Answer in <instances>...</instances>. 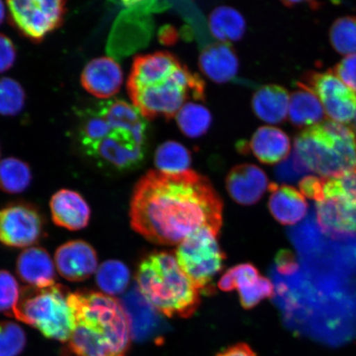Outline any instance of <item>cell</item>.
I'll return each instance as SVG.
<instances>
[{"instance_id":"cell-11","label":"cell","mask_w":356,"mask_h":356,"mask_svg":"<svg viewBox=\"0 0 356 356\" xmlns=\"http://www.w3.org/2000/svg\"><path fill=\"white\" fill-rule=\"evenodd\" d=\"M44 221L33 204L13 203L0 211V243L10 248H28L41 240Z\"/></svg>"},{"instance_id":"cell-18","label":"cell","mask_w":356,"mask_h":356,"mask_svg":"<svg viewBox=\"0 0 356 356\" xmlns=\"http://www.w3.org/2000/svg\"><path fill=\"white\" fill-rule=\"evenodd\" d=\"M17 273L30 286L46 287L54 284L55 266L46 249L26 248L17 260Z\"/></svg>"},{"instance_id":"cell-27","label":"cell","mask_w":356,"mask_h":356,"mask_svg":"<svg viewBox=\"0 0 356 356\" xmlns=\"http://www.w3.org/2000/svg\"><path fill=\"white\" fill-rule=\"evenodd\" d=\"M32 172L28 163L15 158L0 161V190L19 194L28 189L32 181Z\"/></svg>"},{"instance_id":"cell-41","label":"cell","mask_w":356,"mask_h":356,"mask_svg":"<svg viewBox=\"0 0 356 356\" xmlns=\"http://www.w3.org/2000/svg\"><path fill=\"white\" fill-rule=\"evenodd\" d=\"M4 16H6V8H4L3 2L0 1V24H2Z\"/></svg>"},{"instance_id":"cell-3","label":"cell","mask_w":356,"mask_h":356,"mask_svg":"<svg viewBox=\"0 0 356 356\" xmlns=\"http://www.w3.org/2000/svg\"><path fill=\"white\" fill-rule=\"evenodd\" d=\"M134 106L147 119L171 118L189 99H204V83L168 52L138 56L127 82Z\"/></svg>"},{"instance_id":"cell-30","label":"cell","mask_w":356,"mask_h":356,"mask_svg":"<svg viewBox=\"0 0 356 356\" xmlns=\"http://www.w3.org/2000/svg\"><path fill=\"white\" fill-rule=\"evenodd\" d=\"M25 92L16 80L0 79V115H15L24 108Z\"/></svg>"},{"instance_id":"cell-4","label":"cell","mask_w":356,"mask_h":356,"mask_svg":"<svg viewBox=\"0 0 356 356\" xmlns=\"http://www.w3.org/2000/svg\"><path fill=\"white\" fill-rule=\"evenodd\" d=\"M70 302L75 327L68 347L75 356H127L132 334L119 300L84 289L71 293Z\"/></svg>"},{"instance_id":"cell-9","label":"cell","mask_w":356,"mask_h":356,"mask_svg":"<svg viewBox=\"0 0 356 356\" xmlns=\"http://www.w3.org/2000/svg\"><path fill=\"white\" fill-rule=\"evenodd\" d=\"M7 6L13 24L33 42L59 28L66 12V2L61 0H19Z\"/></svg>"},{"instance_id":"cell-34","label":"cell","mask_w":356,"mask_h":356,"mask_svg":"<svg viewBox=\"0 0 356 356\" xmlns=\"http://www.w3.org/2000/svg\"><path fill=\"white\" fill-rule=\"evenodd\" d=\"M20 293L15 277L8 270H0V313L12 316Z\"/></svg>"},{"instance_id":"cell-19","label":"cell","mask_w":356,"mask_h":356,"mask_svg":"<svg viewBox=\"0 0 356 356\" xmlns=\"http://www.w3.org/2000/svg\"><path fill=\"white\" fill-rule=\"evenodd\" d=\"M200 69L212 81L224 83L238 71V60L230 44L218 42L204 48L199 57Z\"/></svg>"},{"instance_id":"cell-42","label":"cell","mask_w":356,"mask_h":356,"mask_svg":"<svg viewBox=\"0 0 356 356\" xmlns=\"http://www.w3.org/2000/svg\"><path fill=\"white\" fill-rule=\"evenodd\" d=\"M355 128H356V117H355Z\"/></svg>"},{"instance_id":"cell-29","label":"cell","mask_w":356,"mask_h":356,"mask_svg":"<svg viewBox=\"0 0 356 356\" xmlns=\"http://www.w3.org/2000/svg\"><path fill=\"white\" fill-rule=\"evenodd\" d=\"M329 38L334 50L339 54H356V17H341L334 22Z\"/></svg>"},{"instance_id":"cell-26","label":"cell","mask_w":356,"mask_h":356,"mask_svg":"<svg viewBox=\"0 0 356 356\" xmlns=\"http://www.w3.org/2000/svg\"><path fill=\"white\" fill-rule=\"evenodd\" d=\"M130 280V270L123 262L118 260L102 262L96 273L97 286L110 296L120 295L126 291Z\"/></svg>"},{"instance_id":"cell-32","label":"cell","mask_w":356,"mask_h":356,"mask_svg":"<svg viewBox=\"0 0 356 356\" xmlns=\"http://www.w3.org/2000/svg\"><path fill=\"white\" fill-rule=\"evenodd\" d=\"M26 344V333L19 324L0 322V356H17Z\"/></svg>"},{"instance_id":"cell-10","label":"cell","mask_w":356,"mask_h":356,"mask_svg":"<svg viewBox=\"0 0 356 356\" xmlns=\"http://www.w3.org/2000/svg\"><path fill=\"white\" fill-rule=\"evenodd\" d=\"M305 81V86L321 102L325 113L331 121L344 124L353 121L356 115V93L332 70L309 73Z\"/></svg>"},{"instance_id":"cell-15","label":"cell","mask_w":356,"mask_h":356,"mask_svg":"<svg viewBox=\"0 0 356 356\" xmlns=\"http://www.w3.org/2000/svg\"><path fill=\"white\" fill-rule=\"evenodd\" d=\"M53 222L70 231L86 228L91 217L86 200L76 191L63 189L54 195L50 202Z\"/></svg>"},{"instance_id":"cell-24","label":"cell","mask_w":356,"mask_h":356,"mask_svg":"<svg viewBox=\"0 0 356 356\" xmlns=\"http://www.w3.org/2000/svg\"><path fill=\"white\" fill-rule=\"evenodd\" d=\"M209 26L213 37L220 42L228 43L241 40L246 31V22L235 8L220 6L211 13Z\"/></svg>"},{"instance_id":"cell-39","label":"cell","mask_w":356,"mask_h":356,"mask_svg":"<svg viewBox=\"0 0 356 356\" xmlns=\"http://www.w3.org/2000/svg\"><path fill=\"white\" fill-rule=\"evenodd\" d=\"M16 49L11 40L0 33V73L6 72L15 64Z\"/></svg>"},{"instance_id":"cell-20","label":"cell","mask_w":356,"mask_h":356,"mask_svg":"<svg viewBox=\"0 0 356 356\" xmlns=\"http://www.w3.org/2000/svg\"><path fill=\"white\" fill-rule=\"evenodd\" d=\"M249 146L261 163L270 165L283 162L291 153V140L286 134L270 126L258 129Z\"/></svg>"},{"instance_id":"cell-2","label":"cell","mask_w":356,"mask_h":356,"mask_svg":"<svg viewBox=\"0 0 356 356\" xmlns=\"http://www.w3.org/2000/svg\"><path fill=\"white\" fill-rule=\"evenodd\" d=\"M81 118L79 143L97 165L128 172L144 162L147 124L135 106L122 100L100 102L83 111Z\"/></svg>"},{"instance_id":"cell-22","label":"cell","mask_w":356,"mask_h":356,"mask_svg":"<svg viewBox=\"0 0 356 356\" xmlns=\"http://www.w3.org/2000/svg\"><path fill=\"white\" fill-rule=\"evenodd\" d=\"M289 97V117L293 126L309 127L324 122L325 111L317 95L305 83Z\"/></svg>"},{"instance_id":"cell-7","label":"cell","mask_w":356,"mask_h":356,"mask_svg":"<svg viewBox=\"0 0 356 356\" xmlns=\"http://www.w3.org/2000/svg\"><path fill=\"white\" fill-rule=\"evenodd\" d=\"M70 295L69 289L60 284L26 286L22 289L12 316L50 339L68 342L75 327Z\"/></svg>"},{"instance_id":"cell-13","label":"cell","mask_w":356,"mask_h":356,"mask_svg":"<svg viewBox=\"0 0 356 356\" xmlns=\"http://www.w3.org/2000/svg\"><path fill=\"white\" fill-rule=\"evenodd\" d=\"M269 186L265 172L254 164L236 166L226 177V189L230 197L242 206H252L259 202Z\"/></svg>"},{"instance_id":"cell-36","label":"cell","mask_w":356,"mask_h":356,"mask_svg":"<svg viewBox=\"0 0 356 356\" xmlns=\"http://www.w3.org/2000/svg\"><path fill=\"white\" fill-rule=\"evenodd\" d=\"M332 70L347 87L356 93V54L346 56Z\"/></svg>"},{"instance_id":"cell-8","label":"cell","mask_w":356,"mask_h":356,"mask_svg":"<svg viewBox=\"0 0 356 356\" xmlns=\"http://www.w3.org/2000/svg\"><path fill=\"white\" fill-rule=\"evenodd\" d=\"M218 235L210 228L200 229L184 240L176 251L180 268L204 295L215 291L213 279L224 268L226 257Z\"/></svg>"},{"instance_id":"cell-21","label":"cell","mask_w":356,"mask_h":356,"mask_svg":"<svg viewBox=\"0 0 356 356\" xmlns=\"http://www.w3.org/2000/svg\"><path fill=\"white\" fill-rule=\"evenodd\" d=\"M289 97L286 89L282 86L262 87L252 97L253 111L262 122L273 124L282 123L289 115Z\"/></svg>"},{"instance_id":"cell-6","label":"cell","mask_w":356,"mask_h":356,"mask_svg":"<svg viewBox=\"0 0 356 356\" xmlns=\"http://www.w3.org/2000/svg\"><path fill=\"white\" fill-rule=\"evenodd\" d=\"M293 145L309 171L323 178L356 170V136L346 124L333 121L314 124L298 134Z\"/></svg>"},{"instance_id":"cell-12","label":"cell","mask_w":356,"mask_h":356,"mask_svg":"<svg viewBox=\"0 0 356 356\" xmlns=\"http://www.w3.org/2000/svg\"><path fill=\"white\" fill-rule=\"evenodd\" d=\"M58 273L70 282H83L97 271L95 249L83 240H74L58 248L55 254Z\"/></svg>"},{"instance_id":"cell-23","label":"cell","mask_w":356,"mask_h":356,"mask_svg":"<svg viewBox=\"0 0 356 356\" xmlns=\"http://www.w3.org/2000/svg\"><path fill=\"white\" fill-rule=\"evenodd\" d=\"M138 291V289H137ZM122 304L130 321L132 337L145 338L157 326L159 318L154 307L147 302L139 291H131Z\"/></svg>"},{"instance_id":"cell-5","label":"cell","mask_w":356,"mask_h":356,"mask_svg":"<svg viewBox=\"0 0 356 356\" xmlns=\"http://www.w3.org/2000/svg\"><path fill=\"white\" fill-rule=\"evenodd\" d=\"M136 279L138 291L166 317L188 318L198 309L200 292L170 253L155 252L145 257Z\"/></svg>"},{"instance_id":"cell-31","label":"cell","mask_w":356,"mask_h":356,"mask_svg":"<svg viewBox=\"0 0 356 356\" xmlns=\"http://www.w3.org/2000/svg\"><path fill=\"white\" fill-rule=\"evenodd\" d=\"M240 302L245 309H251L262 300L274 295V286L268 278L260 275L238 288Z\"/></svg>"},{"instance_id":"cell-40","label":"cell","mask_w":356,"mask_h":356,"mask_svg":"<svg viewBox=\"0 0 356 356\" xmlns=\"http://www.w3.org/2000/svg\"><path fill=\"white\" fill-rule=\"evenodd\" d=\"M216 356H257L252 347L246 343H238L220 351Z\"/></svg>"},{"instance_id":"cell-16","label":"cell","mask_w":356,"mask_h":356,"mask_svg":"<svg viewBox=\"0 0 356 356\" xmlns=\"http://www.w3.org/2000/svg\"><path fill=\"white\" fill-rule=\"evenodd\" d=\"M316 216L324 233H356V200L337 198L316 203Z\"/></svg>"},{"instance_id":"cell-14","label":"cell","mask_w":356,"mask_h":356,"mask_svg":"<svg viewBox=\"0 0 356 356\" xmlns=\"http://www.w3.org/2000/svg\"><path fill=\"white\" fill-rule=\"evenodd\" d=\"M123 83V73L117 61L109 57L92 60L81 74V83L92 95L108 99L117 95Z\"/></svg>"},{"instance_id":"cell-25","label":"cell","mask_w":356,"mask_h":356,"mask_svg":"<svg viewBox=\"0 0 356 356\" xmlns=\"http://www.w3.org/2000/svg\"><path fill=\"white\" fill-rule=\"evenodd\" d=\"M154 163L159 172L167 175H178L190 170V151L176 141H166L158 147L154 155Z\"/></svg>"},{"instance_id":"cell-33","label":"cell","mask_w":356,"mask_h":356,"mask_svg":"<svg viewBox=\"0 0 356 356\" xmlns=\"http://www.w3.org/2000/svg\"><path fill=\"white\" fill-rule=\"evenodd\" d=\"M259 270L250 264H243L235 266L229 269L222 275L218 282L220 291L230 292L238 289L240 286L249 280L260 277Z\"/></svg>"},{"instance_id":"cell-1","label":"cell","mask_w":356,"mask_h":356,"mask_svg":"<svg viewBox=\"0 0 356 356\" xmlns=\"http://www.w3.org/2000/svg\"><path fill=\"white\" fill-rule=\"evenodd\" d=\"M130 219L132 229L148 241L180 244L200 229L219 234L222 202L211 181L199 173L149 171L134 189Z\"/></svg>"},{"instance_id":"cell-38","label":"cell","mask_w":356,"mask_h":356,"mask_svg":"<svg viewBox=\"0 0 356 356\" xmlns=\"http://www.w3.org/2000/svg\"><path fill=\"white\" fill-rule=\"evenodd\" d=\"M275 266L278 273L283 275H295L300 268L296 257L288 249H283L278 252L275 257Z\"/></svg>"},{"instance_id":"cell-35","label":"cell","mask_w":356,"mask_h":356,"mask_svg":"<svg viewBox=\"0 0 356 356\" xmlns=\"http://www.w3.org/2000/svg\"><path fill=\"white\" fill-rule=\"evenodd\" d=\"M275 172L280 180L286 181H293L300 177L304 178L311 172L293 150L286 159L279 163Z\"/></svg>"},{"instance_id":"cell-37","label":"cell","mask_w":356,"mask_h":356,"mask_svg":"<svg viewBox=\"0 0 356 356\" xmlns=\"http://www.w3.org/2000/svg\"><path fill=\"white\" fill-rule=\"evenodd\" d=\"M301 193L305 197L314 200L316 203L324 200L323 178L315 176H307L302 178L299 184Z\"/></svg>"},{"instance_id":"cell-17","label":"cell","mask_w":356,"mask_h":356,"mask_svg":"<svg viewBox=\"0 0 356 356\" xmlns=\"http://www.w3.org/2000/svg\"><path fill=\"white\" fill-rule=\"evenodd\" d=\"M268 207L280 224L293 225L304 219L308 212L305 195L293 186L270 184Z\"/></svg>"},{"instance_id":"cell-28","label":"cell","mask_w":356,"mask_h":356,"mask_svg":"<svg viewBox=\"0 0 356 356\" xmlns=\"http://www.w3.org/2000/svg\"><path fill=\"white\" fill-rule=\"evenodd\" d=\"M180 130L186 136L198 138L211 127L212 117L206 106L190 102L182 106L176 115Z\"/></svg>"}]
</instances>
